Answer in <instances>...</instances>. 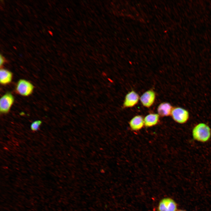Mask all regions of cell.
I'll return each instance as SVG.
<instances>
[{"label": "cell", "mask_w": 211, "mask_h": 211, "mask_svg": "<svg viewBox=\"0 0 211 211\" xmlns=\"http://www.w3.org/2000/svg\"><path fill=\"white\" fill-rule=\"evenodd\" d=\"M13 75L9 71L4 69L0 70V82L3 85L9 83L11 81Z\"/></svg>", "instance_id": "11"}, {"label": "cell", "mask_w": 211, "mask_h": 211, "mask_svg": "<svg viewBox=\"0 0 211 211\" xmlns=\"http://www.w3.org/2000/svg\"><path fill=\"white\" fill-rule=\"evenodd\" d=\"M177 205L175 202L170 198H165L160 202L158 207V211H176Z\"/></svg>", "instance_id": "7"}, {"label": "cell", "mask_w": 211, "mask_h": 211, "mask_svg": "<svg viewBox=\"0 0 211 211\" xmlns=\"http://www.w3.org/2000/svg\"><path fill=\"white\" fill-rule=\"evenodd\" d=\"M33 85L29 81L25 79H20L17 82L16 88V93L24 96H28L33 92Z\"/></svg>", "instance_id": "3"}, {"label": "cell", "mask_w": 211, "mask_h": 211, "mask_svg": "<svg viewBox=\"0 0 211 211\" xmlns=\"http://www.w3.org/2000/svg\"><path fill=\"white\" fill-rule=\"evenodd\" d=\"M129 125L132 130L135 131L139 130L144 125V118L140 115H135L130 120Z\"/></svg>", "instance_id": "8"}, {"label": "cell", "mask_w": 211, "mask_h": 211, "mask_svg": "<svg viewBox=\"0 0 211 211\" xmlns=\"http://www.w3.org/2000/svg\"><path fill=\"white\" fill-rule=\"evenodd\" d=\"M5 61L4 57L1 55H0V66L1 67L4 64Z\"/></svg>", "instance_id": "13"}, {"label": "cell", "mask_w": 211, "mask_h": 211, "mask_svg": "<svg viewBox=\"0 0 211 211\" xmlns=\"http://www.w3.org/2000/svg\"><path fill=\"white\" fill-rule=\"evenodd\" d=\"M173 107L171 104L167 102L160 103L158 106V114L161 117L168 116L171 115Z\"/></svg>", "instance_id": "9"}, {"label": "cell", "mask_w": 211, "mask_h": 211, "mask_svg": "<svg viewBox=\"0 0 211 211\" xmlns=\"http://www.w3.org/2000/svg\"><path fill=\"white\" fill-rule=\"evenodd\" d=\"M42 124V121L40 120H37L33 122L30 125V128L33 131H36L39 129L40 126Z\"/></svg>", "instance_id": "12"}, {"label": "cell", "mask_w": 211, "mask_h": 211, "mask_svg": "<svg viewBox=\"0 0 211 211\" xmlns=\"http://www.w3.org/2000/svg\"><path fill=\"white\" fill-rule=\"evenodd\" d=\"M178 211H185L180 210H178Z\"/></svg>", "instance_id": "14"}, {"label": "cell", "mask_w": 211, "mask_h": 211, "mask_svg": "<svg viewBox=\"0 0 211 211\" xmlns=\"http://www.w3.org/2000/svg\"><path fill=\"white\" fill-rule=\"evenodd\" d=\"M159 115L158 113H150L144 118V126L150 127L156 125L159 121Z\"/></svg>", "instance_id": "10"}, {"label": "cell", "mask_w": 211, "mask_h": 211, "mask_svg": "<svg viewBox=\"0 0 211 211\" xmlns=\"http://www.w3.org/2000/svg\"><path fill=\"white\" fill-rule=\"evenodd\" d=\"M156 98V94L152 90H147L144 92L141 96L139 100L145 107L149 108L154 103Z\"/></svg>", "instance_id": "5"}, {"label": "cell", "mask_w": 211, "mask_h": 211, "mask_svg": "<svg viewBox=\"0 0 211 211\" xmlns=\"http://www.w3.org/2000/svg\"><path fill=\"white\" fill-rule=\"evenodd\" d=\"M14 101L13 96L10 93H7L3 95L0 99V111L1 113H8Z\"/></svg>", "instance_id": "4"}, {"label": "cell", "mask_w": 211, "mask_h": 211, "mask_svg": "<svg viewBox=\"0 0 211 211\" xmlns=\"http://www.w3.org/2000/svg\"><path fill=\"white\" fill-rule=\"evenodd\" d=\"M192 135L193 139L197 142L205 143L211 137V129L207 124L200 122L193 128Z\"/></svg>", "instance_id": "1"}, {"label": "cell", "mask_w": 211, "mask_h": 211, "mask_svg": "<svg viewBox=\"0 0 211 211\" xmlns=\"http://www.w3.org/2000/svg\"><path fill=\"white\" fill-rule=\"evenodd\" d=\"M171 115L175 122L180 124L186 123L190 117L187 110L179 107L173 108Z\"/></svg>", "instance_id": "2"}, {"label": "cell", "mask_w": 211, "mask_h": 211, "mask_svg": "<svg viewBox=\"0 0 211 211\" xmlns=\"http://www.w3.org/2000/svg\"><path fill=\"white\" fill-rule=\"evenodd\" d=\"M140 97L134 91L128 92L126 95L123 104V108H130L134 106L138 103Z\"/></svg>", "instance_id": "6"}]
</instances>
